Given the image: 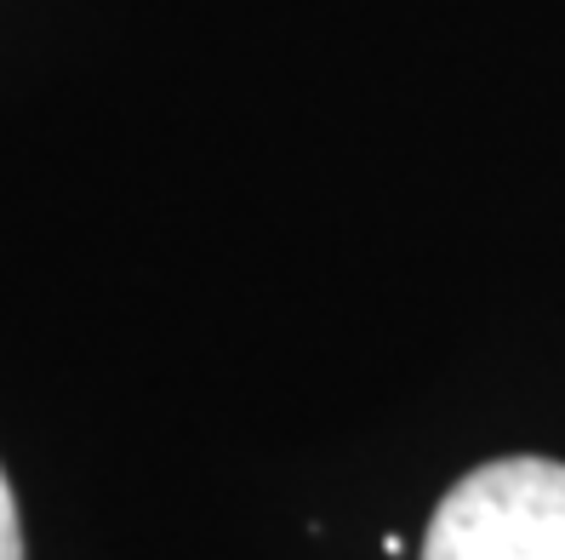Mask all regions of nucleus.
Segmentation results:
<instances>
[{
    "label": "nucleus",
    "instance_id": "1",
    "mask_svg": "<svg viewBox=\"0 0 565 560\" xmlns=\"http://www.w3.org/2000/svg\"><path fill=\"white\" fill-rule=\"evenodd\" d=\"M423 560H565V464L497 457L469 469L428 520Z\"/></svg>",
    "mask_w": 565,
    "mask_h": 560
},
{
    "label": "nucleus",
    "instance_id": "2",
    "mask_svg": "<svg viewBox=\"0 0 565 560\" xmlns=\"http://www.w3.org/2000/svg\"><path fill=\"white\" fill-rule=\"evenodd\" d=\"M0 560H23V526H18V498L0 469Z\"/></svg>",
    "mask_w": 565,
    "mask_h": 560
}]
</instances>
